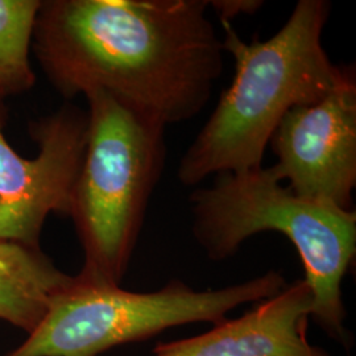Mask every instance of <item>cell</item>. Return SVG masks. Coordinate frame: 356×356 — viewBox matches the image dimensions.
<instances>
[{
    "mask_svg": "<svg viewBox=\"0 0 356 356\" xmlns=\"http://www.w3.org/2000/svg\"><path fill=\"white\" fill-rule=\"evenodd\" d=\"M207 0H56L35 32L65 97L103 91L164 126L197 116L223 72Z\"/></svg>",
    "mask_w": 356,
    "mask_h": 356,
    "instance_id": "obj_1",
    "label": "cell"
},
{
    "mask_svg": "<svg viewBox=\"0 0 356 356\" xmlns=\"http://www.w3.org/2000/svg\"><path fill=\"white\" fill-rule=\"evenodd\" d=\"M72 279L40 248L0 242V319L32 332Z\"/></svg>",
    "mask_w": 356,
    "mask_h": 356,
    "instance_id": "obj_9",
    "label": "cell"
},
{
    "mask_svg": "<svg viewBox=\"0 0 356 356\" xmlns=\"http://www.w3.org/2000/svg\"><path fill=\"white\" fill-rule=\"evenodd\" d=\"M207 4L209 8L216 10L219 20L231 23L238 15H254L264 3L259 0H213Z\"/></svg>",
    "mask_w": 356,
    "mask_h": 356,
    "instance_id": "obj_11",
    "label": "cell"
},
{
    "mask_svg": "<svg viewBox=\"0 0 356 356\" xmlns=\"http://www.w3.org/2000/svg\"><path fill=\"white\" fill-rule=\"evenodd\" d=\"M285 286L276 270L214 291H195L170 281L154 292H131L76 276L54 296L26 341L4 356H98L169 327L195 322L216 325L238 306L267 300Z\"/></svg>",
    "mask_w": 356,
    "mask_h": 356,
    "instance_id": "obj_5",
    "label": "cell"
},
{
    "mask_svg": "<svg viewBox=\"0 0 356 356\" xmlns=\"http://www.w3.org/2000/svg\"><path fill=\"white\" fill-rule=\"evenodd\" d=\"M313 293L305 280L256 302L239 318H226L198 337L157 346L152 356H330L307 341Z\"/></svg>",
    "mask_w": 356,
    "mask_h": 356,
    "instance_id": "obj_8",
    "label": "cell"
},
{
    "mask_svg": "<svg viewBox=\"0 0 356 356\" xmlns=\"http://www.w3.org/2000/svg\"><path fill=\"white\" fill-rule=\"evenodd\" d=\"M189 197L193 234L209 259L226 260L266 231L288 238L313 293L312 317L325 332L350 346L344 327L342 282L356 254V211L296 195L272 166L214 176Z\"/></svg>",
    "mask_w": 356,
    "mask_h": 356,
    "instance_id": "obj_3",
    "label": "cell"
},
{
    "mask_svg": "<svg viewBox=\"0 0 356 356\" xmlns=\"http://www.w3.org/2000/svg\"><path fill=\"white\" fill-rule=\"evenodd\" d=\"M89 102L88 138L69 216L85 252L78 275L120 285L165 165V128L103 91Z\"/></svg>",
    "mask_w": 356,
    "mask_h": 356,
    "instance_id": "obj_4",
    "label": "cell"
},
{
    "mask_svg": "<svg viewBox=\"0 0 356 356\" xmlns=\"http://www.w3.org/2000/svg\"><path fill=\"white\" fill-rule=\"evenodd\" d=\"M88 138V114L64 108L38 131L40 152L26 160L4 139L0 124V242L38 248L51 213L69 216Z\"/></svg>",
    "mask_w": 356,
    "mask_h": 356,
    "instance_id": "obj_7",
    "label": "cell"
},
{
    "mask_svg": "<svg viewBox=\"0 0 356 356\" xmlns=\"http://www.w3.org/2000/svg\"><path fill=\"white\" fill-rule=\"evenodd\" d=\"M272 168L300 197L354 210L356 188V78L343 79L321 101L294 107L269 141Z\"/></svg>",
    "mask_w": 356,
    "mask_h": 356,
    "instance_id": "obj_6",
    "label": "cell"
},
{
    "mask_svg": "<svg viewBox=\"0 0 356 356\" xmlns=\"http://www.w3.org/2000/svg\"><path fill=\"white\" fill-rule=\"evenodd\" d=\"M41 6L38 0H0L1 97L20 94L35 83L28 51Z\"/></svg>",
    "mask_w": 356,
    "mask_h": 356,
    "instance_id": "obj_10",
    "label": "cell"
},
{
    "mask_svg": "<svg viewBox=\"0 0 356 356\" xmlns=\"http://www.w3.org/2000/svg\"><path fill=\"white\" fill-rule=\"evenodd\" d=\"M330 13L327 0H300L279 32L251 42L220 20L223 49L234 58L235 76L179 160L177 177L184 186L263 165L284 116L337 88L348 67L334 64L322 42Z\"/></svg>",
    "mask_w": 356,
    "mask_h": 356,
    "instance_id": "obj_2",
    "label": "cell"
}]
</instances>
